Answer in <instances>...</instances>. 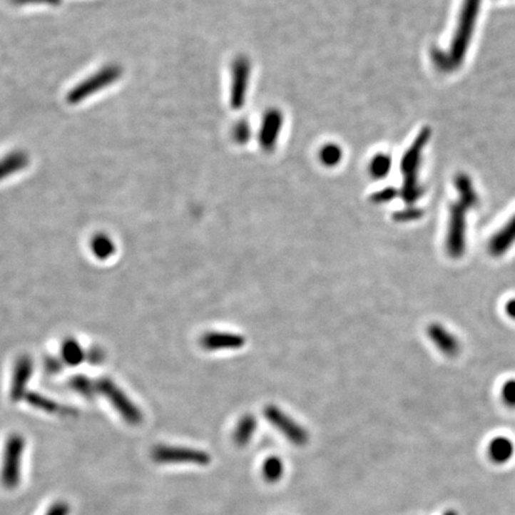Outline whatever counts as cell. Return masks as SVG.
<instances>
[{
    "mask_svg": "<svg viewBox=\"0 0 515 515\" xmlns=\"http://www.w3.org/2000/svg\"><path fill=\"white\" fill-rule=\"evenodd\" d=\"M91 250L96 257L104 260L115 253V245L109 236L99 234L92 239Z\"/></svg>",
    "mask_w": 515,
    "mask_h": 515,
    "instance_id": "cell-16",
    "label": "cell"
},
{
    "mask_svg": "<svg viewBox=\"0 0 515 515\" xmlns=\"http://www.w3.org/2000/svg\"><path fill=\"white\" fill-rule=\"evenodd\" d=\"M122 76V69L120 66L109 65L99 69L98 72L93 73L88 79H83L78 83L76 88L68 92L67 101L69 104H76L83 99L91 97L93 93L102 91L103 88H108L111 83H116Z\"/></svg>",
    "mask_w": 515,
    "mask_h": 515,
    "instance_id": "cell-1",
    "label": "cell"
},
{
    "mask_svg": "<svg viewBox=\"0 0 515 515\" xmlns=\"http://www.w3.org/2000/svg\"><path fill=\"white\" fill-rule=\"evenodd\" d=\"M421 215L422 213L419 209H408V210L399 211L395 214V220L399 222L414 221V220L420 218Z\"/></svg>",
    "mask_w": 515,
    "mask_h": 515,
    "instance_id": "cell-22",
    "label": "cell"
},
{
    "mask_svg": "<svg viewBox=\"0 0 515 515\" xmlns=\"http://www.w3.org/2000/svg\"><path fill=\"white\" fill-rule=\"evenodd\" d=\"M44 365H46V369H47V371H49V372H51V374H55V372H58L60 369H61V367H60V363L58 362H56L55 360H51V358H48L47 362L44 363Z\"/></svg>",
    "mask_w": 515,
    "mask_h": 515,
    "instance_id": "cell-24",
    "label": "cell"
},
{
    "mask_svg": "<svg viewBox=\"0 0 515 515\" xmlns=\"http://www.w3.org/2000/svg\"><path fill=\"white\" fill-rule=\"evenodd\" d=\"M255 429H257V421L253 415H245L241 417L234 431V442L236 445L246 447L252 439Z\"/></svg>",
    "mask_w": 515,
    "mask_h": 515,
    "instance_id": "cell-14",
    "label": "cell"
},
{
    "mask_svg": "<svg viewBox=\"0 0 515 515\" xmlns=\"http://www.w3.org/2000/svg\"><path fill=\"white\" fill-rule=\"evenodd\" d=\"M97 394H102L109 399V402L116 408L117 412L128 421L129 424H138L141 422V412L138 407L131 402V399L124 394L123 390L115 384L109 378H101L96 381Z\"/></svg>",
    "mask_w": 515,
    "mask_h": 515,
    "instance_id": "cell-3",
    "label": "cell"
},
{
    "mask_svg": "<svg viewBox=\"0 0 515 515\" xmlns=\"http://www.w3.org/2000/svg\"><path fill=\"white\" fill-rule=\"evenodd\" d=\"M501 397L506 406L515 408V379H508L504 382L501 389Z\"/></svg>",
    "mask_w": 515,
    "mask_h": 515,
    "instance_id": "cell-20",
    "label": "cell"
},
{
    "mask_svg": "<svg viewBox=\"0 0 515 515\" xmlns=\"http://www.w3.org/2000/svg\"><path fill=\"white\" fill-rule=\"evenodd\" d=\"M479 4L481 0H464L459 26L454 36L452 51H451L450 60L456 65L464 58L475 26L476 17L479 15Z\"/></svg>",
    "mask_w": 515,
    "mask_h": 515,
    "instance_id": "cell-2",
    "label": "cell"
},
{
    "mask_svg": "<svg viewBox=\"0 0 515 515\" xmlns=\"http://www.w3.org/2000/svg\"><path fill=\"white\" fill-rule=\"evenodd\" d=\"M28 399L33 406L39 407V408L46 409L47 412H54L56 408L58 409L56 403L53 402L51 399H46V397H42L41 395H37V394H30L28 396Z\"/></svg>",
    "mask_w": 515,
    "mask_h": 515,
    "instance_id": "cell-21",
    "label": "cell"
},
{
    "mask_svg": "<svg viewBox=\"0 0 515 515\" xmlns=\"http://www.w3.org/2000/svg\"><path fill=\"white\" fill-rule=\"evenodd\" d=\"M457 189L459 191V196H461L462 202H464L465 204H468L469 207H475L479 200V197L476 195L475 190L472 188L471 182L466 175H459L457 178Z\"/></svg>",
    "mask_w": 515,
    "mask_h": 515,
    "instance_id": "cell-18",
    "label": "cell"
},
{
    "mask_svg": "<svg viewBox=\"0 0 515 515\" xmlns=\"http://www.w3.org/2000/svg\"><path fill=\"white\" fill-rule=\"evenodd\" d=\"M445 515H457V514H456V513H454V511H447V514H445Z\"/></svg>",
    "mask_w": 515,
    "mask_h": 515,
    "instance_id": "cell-27",
    "label": "cell"
},
{
    "mask_svg": "<svg viewBox=\"0 0 515 515\" xmlns=\"http://www.w3.org/2000/svg\"><path fill=\"white\" fill-rule=\"evenodd\" d=\"M470 209L468 204L459 200L451 208L450 222L447 230V250L452 258H459L465 250V215Z\"/></svg>",
    "mask_w": 515,
    "mask_h": 515,
    "instance_id": "cell-4",
    "label": "cell"
},
{
    "mask_svg": "<svg viewBox=\"0 0 515 515\" xmlns=\"http://www.w3.org/2000/svg\"><path fill=\"white\" fill-rule=\"evenodd\" d=\"M284 474V464L282 459L276 456L266 458L262 464V476L270 483L278 482Z\"/></svg>",
    "mask_w": 515,
    "mask_h": 515,
    "instance_id": "cell-15",
    "label": "cell"
},
{
    "mask_svg": "<svg viewBox=\"0 0 515 515\" xmlns=\"http://www.w3.org/2000/svg\"><path fill=\"white\" fill-rule=\"evenodd\" d=\"M29 163V156L22 151H14L0 159V180L11 177L24 170Z\"/></svg>",
    "mask_w": 515,
    "mask_h": 515,
    "instance_id": "cell-10",
    "label": "cell"
},
{
    "mask_svg": "<svg viewBox=\"0 0 515 515\" xmlns=\"http://www.w3.org/2000/svg\"><path fill=\"white\" fill-rule=\"evenodd\" d=\"M12 3H15L17 5H28V4H47V5H56L60 3V0H12Z\"/></svg>",
    "mask_w": 515,
    "mask_h": 515,
    "instance_id": "cell-23",
    "label": "cell"
},
{
    "mask_svg": "<svg viewBox=\"0 0 515 515\" xmlns=\"http://www.w3.org/2000/svg\"><path fill=\"white\" fill-rule=\"evenodd\" d=\"M427 334L429 339L433 341V344L437 346V349L440 350L445 356L454 357L459 353L461 350L459 341L443 326L433 323L428 327Z\"/></svg>",
    "mask_w": 515,
    "mask_h": 515,
    "instance_id": "cell-8",
    "label": "cell"
},
{
    "mask_svg": "<svg viewBox=\"0 0 515 515\" xmlns=\"http://www.w3.org/2000/svg\"><path fill=\"white\" fill-rule=\"evenodd\" d=\"M514 444L507 437H496L489 443L488 454L494 463L504 464L514 456Z\"/></svg>",
    "mask_w": 515,
    "mask_h": 515,
    "instance_id": "cell-12",
    "label": "cell"
},
{
    "mask_svg": "<svg viewBox=\"0 0 515 515\" xmlns=\"http://www.w3.org/2000/svg\"><path fill=\"white\" fill-rule=\"evenodd\" d=\"M506 312L511 319L515 320V298L507 302L506 305Z\"/></svg>",
    "mask_w": 515,
    "mask_h": 515,
    "instance_id": "cell-26",
    "label": "cell"
},
{
    "mask_svg": "<svg viewBox=\"0 0 515 515\" xmlns=\"http://www.w3.org/2000/svg\"><path fill=\"white\" fill-rule=\"evenodd\" d=\"M200 345L207 351L238 350L245 345V337L240 334L211 332L202 337Z\"/></svg>",
    "mask_w": 515,
    "mask_h": 515,
    "instance_id": "cell-6",
    "label": "cell"
},
{
    "mask_svg": "<svg viewBox=\"0 0 515 515\" xmlns=\"http://www.w3.org/2000/svg\"><path fill=\"white\" fill-rule=\"evenodd\" d=\"M394 196H395L394 190H387L384 193H381L379 195H377V196H376V200H377V202H387V200H392Z\"/></svg>",
    "mask_w": 515,
    "mask_h": 515,
    "instance_id": "cell-25",
    "label": "cell"
},
{
    "mask_svg": "<svg viewBox=\"0 0 515 515\" xmlns=\"http://www.w3.org/2000/svg\"><path fill=\"white\" fill-rule=\"evenodd\" d=\"M69 388L78 392L80 395L85 396L91 399L92 396L97 394L96 389V381H92L90 378L83 377V376H76L69 381Z\"/></svg>",
    "mask_w": 515,
    "mask_h": 515,
    "instance_id": "cell-19",
    "label": "cell"
},
{
    "mask_svg": "<svg viewBox=\"0 0 515 515\" xmlns=\"http://www.w3.org/2000/svg\"><path fill=\"white\" fill-rule=\"evenodd\" d=\"M23 440L19 437H12L9 440L5 450L4 470H3V479L4 482H10V475H11L12 468H16L19 464V457L22 454Z\"/></svg>",
    "mask_w": 515,
    "mask_h": 515,
    "instance_id": "cell-13",
    "label": "cell"
},
{
    "mask_svg": "<svg viewBox=\"0 0 515 515\" xmlns=\"http://www.w3.org/2000/svg\"><path fill=\"white\" fill-rule=\"evenodd\" d=\"M31 374H33V362H31V360L26 356L19 358V362L16 364L14 377H12V401H19L24 395L26 385H28V382L31 378Z\"/></svg>",
    "mask_w": 515,
    "mask_h": 515,
    "instance_id": "cell-9",
    "label": "cell"
},
{
    "mask_svg": "<svg viewBox=\"0 0 515 515\" xmlns=\"http://www.w3.org/2000/svg\"><path fill=\"white\" fill-rule=\"evenodd\" d=\"M156 457L163 462H188L196 464H207L210 458L203 451L180 449V447H160Z\"/></svg>",
    "mask_w": 515,
    "mask_h": 515,
    "instance_id": "cell-7",
    "label": "cell"
},
{
    "mask_svg": "<svg viewBox=\"0 0 515 515\" xmlns=\"http://www.w3.org/2000/svg\"><path fill=\"white\" fill-rule=\"evenodd\" d=\"M264 415L270 424L275 426L284 437H287V440H290L291 443L295 445H305L308 443V432L289 415L283 413L278 407H266Z\"/></svg>",
    "mask_w": 515,
    "mask_h": 515,
    "instance_id": "cell-5",
    "label": "cell"
},
{
    "mask_svg": "<svg viewBox=\"0 0 515 515\" xmlns=\"http://www.w3.org/2000/svg\"><path fill=\"white\" fill-rule=\"evenodd\" d=\"M515 243V216L501 229L500 232L493 236V239L490 240L489 250L490 253L499 257L502 255L504 252L509 250V247Z\"/></svg>",
    "mask_w": 515,
    "mask_h": 515,
    "instance_id": "cell-11",
    "label": "cell"
},
{
    "mask_svg": "<svg viewBox=\"0 0 515 515\" xmlns=\"http://www.w3.org/2000/svg\"><path fill=\"white\" fill-rule=\"evenodd\" d=\"M62 358H63V362L68 365H78L83 362L85 355H83L81 346L76 340L69 339V340L65 341L62 346Z\"/></svg>",
    "mask_w": 515,
    "mask_h": 515,
    "instance_id": "cell-17",
    "label": "cell"
}]
</instances>
